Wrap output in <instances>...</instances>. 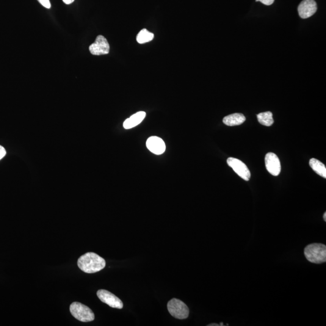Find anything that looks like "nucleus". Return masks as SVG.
<instances>
[{"label":"nucleus","mask_w":326,"mask_h":326,"mask_svg":"<svg viewBox=\"0 0 326 326\" xmlns=\"http://www.w3.org/2000/svg\"><path fill=\"white\" fill-rule=\"evenodd\" d=\"M77 265L82 272L92 273L103 270L106 266V262L98 254L90 252L80 257Z\"/></svg>","instance_id":"nucleus-1"},{"label":"nucleus","mask_w":326,"mask_h":326,"mask_svg":"<svg viewBox=\"0 0 326 326\" xmlns=\"http://www.w3.org/2000/svg\"><path fill=\"white\" fill-rule=\"evenodd\" d=\"M306 258L311 263L320 264L326 262V247L322 244H312L305 248Z\"/></svg>","instance_id":"nucleus-2"},{"label":"nucleus","mask_w":326,"mask_h":326,"mask_svg":"<svg viewBox=\"0 0 326 326\" xmlns=\"http://www.w3.org/2000/svg\"><path fill=\"white\" fill-rule=\"evenodd\" d=\"M71 315L76 319L82 322H90L95 319V314L88 306L79 302L71 303L70 306Z\"/></svg>","instance_id":"nucleus-3"},{"label":"nucleus","mask_w":326,"mask_h":326,"mask_svg":"<svg viewBox=\"0 0 326 326\" xmlns=\"http://www.w3.org/2000/svg\"><path fill=\"white\" fill-rule=\"evenodd\" d=\"M167 309L171 316L176 319L184 320L189 316V309L181 300L172 298L167 303Z\"/></svg>","instance_id":"nucleus-4"},{"label":"nucleus","mask_w":326,"mask_h":326,"mask_svg":"<svg viewBox=\"0 0 326 326\" xmlns=\"http://www.w3.org/2000/svg\"><path fill=\"white\" fill-rule=\"evenodd\" d=\"M97 295L101 302L107 304L110 307L119 309H122L123 307V303L120 298L107 290H99L97 292Z\"/></svg>","instance_id":"nucleus-5"},{"label":"nucleus","mask_w":326,"mask_h":326,"mask_svg":"<svg viewBox=\"0 0 326 326\" xmlns=\"http://www.w3.org/2000/svg\"><path fill=\"white\" fill-rule=\"evenodd\" d=\"M227 164L229 166L233 168L234 172L238 175L240 178L244 179L245 181H249L251 177V173L249 169L245 165V163L240 160L230 157L227 159Z\"/></svg>","instance_id":"nucleus-6"},{"label":"nucleus","mask_w":326,"mask_h":326,"mask_svg":"<svg viewBox=\"0 0 326 326\" xmlns=\"http://www.w3.org/2000/svg\"><path fill=\"white\" fill-rule=\"evenodd\" d=\"M89 50L90 53L96 56L107 54L109 53V44L104 36L99 35L95 42L90 46Z\"/></svg>","instance_id":"nucleus-7"},{"label":"nucleus","mask_w":326,"mask_h":326,"mask_svg":"<svg viewBox=\"0 0 326 326\" xmlns=\"http://www.w3.org/2000/svg\"><path fill=\"white\" fill-rule=\"evenodd\" d=\"M317 10V4L315 0H303L298 7V14L303 19L311 17Z\"/></svg>","instance_id":"nucleus-8"},{"label":"nucleus","mask_w":326,"mask_h":326,"mask_svg":"<svg viewBox=\"0 0 326 326\" xmlns=\"http://www.w3.org/2000/svg\"><path fill=\"white\" fill-rule=\"evenodd\" d=\"M265 166L272 175L278 176L281 172V164L277 155L268 153L265 156Z\"/></svg>","instance_id":"nucleus-9"},{"label":"nucleus","mask_w":326,"mask_h":326,"mask_svg":"<svg viewBox=\"0 0 326 326\" xmlns=\"http://www.w3.org/2000/svg\"><path fill=\"white\" fill-rule=\"evenodd\" d=\"M146 146L149 151L156 155H162L165 151V145L161 138L151 137L146 142Z\"/></svg>","instance_id":"nucleus-10"},{"label":"nucleus","mask_w":326,"mask_h":326,"mask_svg":"<svg viewBox=\"0 0 326 326\" xmlns=\"http://www.w3.org/2000/svg\"><path fill=\"white\" fill-rule=\"evenodd\" d=\"M146 117V112L144 111H140L132 115L131 117L124 121L123 127L126 129H129L134 128V127L139 125L142 122Z\"/></svg>","instance_id":"nucleus-11"},{"label":"nucleus","mask_w":326,"mask_h":326,"mask_svg":"<svg viewBox=\"0 0 326 326\" xmlns=\"http://www.w3.org/2000/svg\"><path fill=\"white\" fill-rule=\"evenodd\" d=\"M246 120V118L242 114L235 113L226 116L223 119V123L229 126H234L242 125Z\"/></svg>","instance_id":"nucleus-12"},{"label":"nucleus","mask_w":326,"mask_h":326,"mask_svg":"<svg viewBox=\"0 0 326 326\" xmlns=\"http://www.w3.org/2000/svg\"><path fill=\"white\" fill-rule=\"evenodd\" d=\"M309 165L318 175L326 178V168L323 163L316 159H312L309 162Z\"/></svg>","instance_id":"nucleus-13"},{"label":"nucleus","mask_w":326,"mask_h":326,"mask_svg":"<svg viewBox=\"0 0 326 326\" xmlns=\"http://www.w3.org/2000/svg\"><path fill=\"white\" fill-rule=\"evenodd\" d=\"M259 122L262 125L266 126H271L273 123L272 118V113L268 111L265 112L260 113L258 115Z\"/></svg>","instance_id":"nucleus-14"},{"label":"nucleus","mask_w":326,"mask_h":326,"mask_svg":"<svg viewBox=\"0 0 326 326\" xmlns=\"http://www.w3.org/2000/svg\"><path fill=\"white\" fill-rule=\"evenodd\" d=\"M154 35L146 29L141 30L137 36V41L139 44H144L153 40Z\"/></svg>","instance_id":"nucleus-15"},{"label":"nucleus","mask_w":326,"mask_h":326,"mask_svg":"<svg viewBox=\"0 0 326 326\" xmlns=\"http://www.w3.org/2000/svg\"><path fill=\"white\" fill-rule=\"evenodd\" d=\"M38 1L41 5H43L44 7L47 8V9H51V2H50V0H38Z\"/></svg>","instance_id":"nucleus-16"},{"label":"nucleus","mask_w":326,"mask_h":326,"mask_svg":"<svg viewBox=\"0 0 326 326\" xmlns=\"http://www.w3.org/2000/svg\"><path fill=\"white\" fill-rule=\"evenodd\" d=\"M256 1L261 2L262 3L267 5H270L273 3L275 0H256Z\"/></svg>","instance_id":"nucleus-17"},{"label":"nucleus","mask_w":326,"mask_h":326,"mask_svg":"<svg viewBox=\"0 0 326 326\" xmlns=\"http://www.w3.org/2000/svg\"><path fill=\"white\" fill-rule=\"evenodd\" d=\"M5 155H6V151H5V149L2 146L0 145V160L4 158Z\"/></svg>","instance_id":"nucleus-18"},{"label":"nucleus","mask_w":326,"mask_h":326,"mask_svg":"<svg viewBox=\"0 0 326 326\" xmlns=\"http://www.w3.org/2000/svg\"><path fill=\"white\" fill-rule=\"evenodd\" d=\"M62 1L66 4H70L73 3V2L74 1V0H62Z\"/></svg>","instance_id":"nucleus-19"},{"label":"nucleus","mask_w":326,"mask_h":326,"mask_svg":"<svg viewBox=\"0 0 326 326\" xmlns=\"http://www.w3.org/2000/svg\"><path fill=\"white\" fill-rule=\"evenodd\" d=\"M323 219H324L325 221H326V213H325L324 215H323Z\"/></svg>","instance_id":"nucleus-20"}]
</instances>
